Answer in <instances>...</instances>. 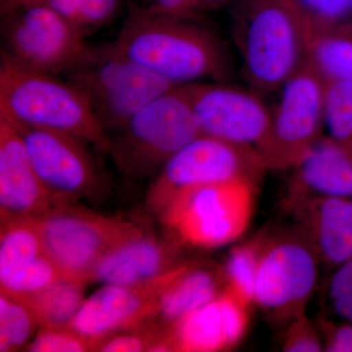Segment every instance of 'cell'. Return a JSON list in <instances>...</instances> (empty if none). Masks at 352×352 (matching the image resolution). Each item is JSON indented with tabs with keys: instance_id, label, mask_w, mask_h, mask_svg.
Here are the masks:
<instances>
[{
	"instance_id": "1",
	"label": "cell",
	"mask_w": 352,
	"mask_h": 352,
	"mask_svg": "<svg viewBox=\"0 0 352 352\" xmlns=\"http://www.w3.org/2000/svg\"><path fill=\"white\" fill-rule=\"evenodd\" d=\"M113 43L126 56L175 85L221 82L228 76L223 46L196 19L129 9Z\"/></svg>"
},
{
	"instance_id": "2",
	"label": "cell",
	"mask_w": 352,
	"mask_h": 352,
	"mask_svg": "<svg viewBox=\"0 0 352 352\" xmlns=\"http://www.w3.org/2000/svg\"><path fill=\"white\" fill-rule=\"evenodd\" d=\"M314 32L298 0H241L232 34L251 89L279 91L307 63Z\"/></svg>"
},
{
	"instance_id": "3",
	"label": "cell",
	"mask_w": 352,
	"mask_h": 352,
	"mask_svg": "<svg viewBox=\"0 0 352 352\" xmlns=\"http://www.w3.org/2000/svg\"><path fill=\"white\" fill-rule=\"evenodd\" d=\"M0 117L15 126L69 134L108 151V133L78 87L66 78L25 68L3 53Z\"/></svg>"
},
{
	"instance_id": "4",
	"label": "cell",
	"mask_w": 352,
	"mask_h": 352,
	"mask_svg": "<svg viewBox=\"0 0 352 352\" xmlns=\"http://www.w3.org/2000/svg\"><path fill=\"white\" fill-rule=\"evenodd\" d=\"M261 183L234 178L187 190L160 212L175 245L212 250L234 244L247 232Z\"/></svg>"
},
{
	"instance_id": "5",
	"label": "cell",
	"mask_w": 352,
	"mask_h": 352,
	"mask_svg": "<svg viewBox=\"0 0 352 352\" xmlns=\"http://www.w3.org/2000/svg\"><path fill=\"white\" fill-rule=\"evenodd\" d=\"M109 138L108 151L131 176L161 170L166 162L203 135L184 85L157 97Z\"/></svg>"
},
{
	"instance_id": "6",
	"label": "cell",
	"mask_w": 352,
	"mask_h": 352,
	"mask_svg": "<svg viewBox=\"0 0 352 352\" xmlns=\"http://www.w3.org/2000/svg\"><path fill=\"white\" fill-rule=\"evenodd\" d=\"M87 97L105 131H117L141 109L179 85H173L120 52L115 44L95 46L64 76Z\"/></svg>"
},
{
	"instance_id": "7",
	"label": "cell",
	"mask_w": 352,
	"mask_h": 352,
	"mask_svg": "<svg viewBox=\"0 0 352 352\" xmlns=\"http://www.w3.org/2000/svg\"><path fill=\"white\" fill-rule=\"evenodd\" d=\"M44 254L62 277L88 284L97 264L120 245L144 234L142 229L119 217L72 207L55 206L38 219Z\"/></svg>"
},
{
	"instance_id": "8",
	"label": "cell",
	"mask_w": 352,
	"mask_h": 352,
	"mask_svg": "<svg viewBox=\"0 0 352 352\" xmlns=\"http://www.w3.org/2000/svg\"><path fill=\"white\" fill-rule=\"evenodd\" d=\"M1 53L32 71L66 76L94 52L87 36L41 2L20 4L1 15Z\"/></svg>"
},
{
	"instance_id": "9",
	"label": "cell",
	"mask_w": 352,
	"mask_h": 352,
	"mask_svg": "<svg viewBox=\"0 0 352 352\" xmlns=\"http://www.w3.org/2000/svg\"><path fill=\"white\" fill-rule=\"evenodd\" d=\"M263 233L254 305L272 325L283 329L292 319L307 312L321 264L296 227L292 231Z\"/></svg>"
},
{
	"instance_id": "10",
	"label": "cell",
	"mask_w": 352,
	"mask_h": 352,
	"mask_svg": "<svg viewBox=\"0 0 352 352\" xmlns=\"http://www.w3.org/2000/svg\"><path fill=\"white\" fill-rule=\"evenodd\" d=\"M270 131L256 148L270 170H291L322 138L325 80L309 62L279 90Z\"/></svg>"
},
{
	"instance_id": "11",
	"label": "cell",
	"mask_w": 352,
	"mask_h": 352,
	"mask_svg": "<svg viewBox=\"0 0 352 352\" xmlns=\"http://www.w3.org/2000/svg\"><path fill=\"white\" fill-rule=\"evenodd\" d=\"M266 170L252 146L203 134L166 162L152 184L148 201L159 214L171 199L187 190L234 178L261 183Z\"/></svg>"
},
{
	"instance_id": "12",
	"label": "cell",
	"mask_w": 352,
	"mask_h": 352,
	"mask_svg": "<svg viewBox=\"0 0 352 352\" xmlns=\"http://www.w3.org/2000/svg\"><path fill=\"white\" fill-rule=\"evenodd\" d=\"M179 264L161 276L140 283L104 285L85 298L69 328L95 342L97 351L111 336L145 327L156 320L160 300Z\"/></svg>"
},
{
	"instance_id": "13",
	"label": "cell",
	"mask_w": 352,
	"mask_h": 352,
	"mask_svg": "<svg viewBox=\"0 0 352 352\" xmlns=\"http://www.w3.org/2000/svg\"><path fill=\"white\" fill-rule=\"evenodd\" d=\"M184 87L204 134L256 149L263 142L272 111L261 94L217 82Z\"/></svg>"
},
{
	"instance_id": "14",
	"label": "cell",
	"mask_w": 352,
	"mask_h": 352,
	"mask_svg": "<svg viewBox=\"0 0 352 352\" xmlns=\"http://www.w3.org/2000/svg\"><path fill=\"white\" fill-rule=\"evenodd\" d=\"M13 126L20 132L32 166L55 206L91 191L98 175L85 149L87 143L62 132Z\"/></svg>"
},
{
	"instance_id": "15",
	"label": "cell",
	"mask_w": 352,
	"mask_h": 352,
	"mask_svg": "<svg viewBox=\"0 0 352 352\" xmlns=\"http://www.w3.org/2000/svg\"><path fill=\"white\" fill-rule=\"evenodd\" d=\"M252 303L230 289L170 327L171 351L217 352L231 351L245 339L251 322Z\"/></svg>"
},
{
	"instance_id": "16",
	"label": "cell",
	"mask_w": 352,
	"mask_h": 352,
	"mask_svg": "<svg viewBox=\"0 0 352 352\" xmlns=\"http://www.w3.org/2000/svg\"><path fill=\"white\" fill-rule=\"evenodd\" d=\"M55 207L32 166L18 129L0 117V214L2 222L39 219Z\"/></svg>"
},
{
	"instance_id": "17",
	"label": "cell",
	"mask_w": 352,
	"mask_h": 352,
	"mask_svg": "<svg viewBox=\"0 0 352 352\" xmlns=\"http://www.w3.org/2000/svg\"><path fill=\"white\" fill-rule=\"evenodd\" d=\"M324 267L352 258V198L305 197L285 208Z\"/></svg>"
},
{
	"instance_id": "18",
	"label": "cell",
	"mask_w": 352,
	"mask_h": 352,
	"mask_svg": "<svg viewBox=\"0 0 352 352\" xmlns=\"http://www.w3.org/2000/svg\"><path fill=\"white\" fill-rule=\"evenodd\" d=\"M291 170L284 208L305 197L352 198V143L322 136Z\"/></svg>"
},
{
	"instance_id": "19",
	"label": "cell",
	"mask_w": 352,
	"mask_h": 352,
	"mask_svg": "<svg viewBox=\"0 0 352 352\" xmlns=\"http://www.w3.org/2000/svg\"><path fill=\"white\" fill-rule=\"evenodd\" d=\"M179 263L175 245L144 233L106 254L97 264L92 282L140 283L161 276Z\"/></svg>"
},
{
	"instance_id": "20",
	"label": "cell",
	"mask_w": 352,
	"mask_h": 352,
	"mask_svg": "<svg viewBox=\"0 0 352 352\" xmlns=\"http://www.w3.org/2000/svg\"><path fill=\"white\" fill-rule=\"evenodd\" d=\"M223 268L182 263L160 300L156 320L170 328L185 315L219 295L226 287Z\"/></svg>"
},
{
	"instance_id": "21",
	"label": "cell",
	"mask_w": 352,
	"mask_h": 352,
	"mask_svg": "<svg viewBox=\"0 0 352 352\" xmlns=\"http://www.w3.org/2000/svg\"><path fill=\"white\" fill-rule=\"evenodd\" d=\"M87 285L62 277L22 302L31 310L39 327L69 328L85 302Z\"/></svg>"
},
{
	"instance_id": "22",
	"label": "cell",
	"mask_w": 352,
	"mask_h": 352,
	"mask_svg": "<svg viewBox=\"0 0 352 352\" xmlns=\"http://www.w3.org/2000/svg\"><path fill=\"white\" fill-rule=\"evenodd\" d=\"M44 254L38 219L2 222L0 235V280Z\"/></svg>"
},
{
	"instance_id": "23",
	"label": "cell",
	"mask_w": 352,
	"mask_h": 352,
	"mask_svg": "<svg viewBox=\"0 0 352 352\" xmlns=\"http://www.w3.org/2000/svg\"><path fill=\"white\" fill-rule=\"evenodd\" d=\"M307 61L325 82H352V39L335 34L333 29L314 30Z\"/></svg>"
},
{
	"instance_id": "24",
	"label": "cell",
	"mask_w": 352,
	"mask_h": 352,
	"mask_svg": "<svg viewBox=\"0 0 352 352\" xmlns=\"http://www.w3.org/2000/svg\"><path fill=\"white\" fill-rule=\"evenodd\" d=\"M263 239V232L234 245L223 266L227 288L252 305Z\"/></svg>"
},
{
	"instance_id": "25",
	"label": "cell",
	"mask_w": 352,
	"mask_h": 352,
	"mask_svg": "<svg viewBox=\"0 0 352 352\" xmlns=\"http://www.w3.org/2000/svg\"><path fill=\"white\" fill-rule=\"evenodd\" d=\"M60 278L62 275L57 266L43 254L31 263L0 280V291L3 295L22 302Z\"/></svg>"
},
{
	"instance_id": "26",
	"label": "cell",
	"mask_w": 352,
	"mask_h": 352,
	"mask_svg": "<svg viewBox=\"0 0 352 352\" xmlns=\"http://www.w3.org/2000/svg\"><path fill=\"white\" fill-rule=\"evenodd\" d=\"M324 126L331 138L352 143V82H325Z\"/></svg>"
},
{
	"instance_id": "27",
	"label": "cell",
	"mask_w": 352,
	"mask_h": 352,
	"mask_svg": "<svg viewBox=\"0 0 352 352\" xmlns=\"http://www.w3.org/2000/svg\"><path fill=\"white\" fill-rule=\"evenodd\" d=\"M38 324L24 302L0 295V351L22 349L32 337Z\"/></svg>"
},
{
	"instance_id": "28",
	"label": "cell",
	"mask_w": 352,
	"mask_h": 352,
	"mask_svg": "<svg viewBox=\"0 0 352 352\" xmlns=\"http://www.w3.org/2000/svg\"><path fill=\"white\" fill-rule=\"evenodd\" d=\"M96 344L71 328H41L28 351L32 352L96 351Z\"/></svg>"
},
{
	"instance_id": "29",
	"label": "cell",
	"mask_w": 352,
	"mask_h": 352,
	"mask_svg": "<svg viewBox=\"0 0 352 352\" xmlns=\"http://www.w3.org/2000/svg\"><path fill=\"white\" fill-rule=\"evenodd\" d=\"M281 349L286 352L324 351L318 325L310 320L307 312L298 315L283 328Z\"/></svg>"
},
{
	"instance_id": "30",
	"label": "cell",
	"mask_w": 352,
	"mask_h": 352,
	"mask_svg": "<svg viewBox=\"0 0 352 352\" xmlns=\"http://www.w3.org/2000/svg\"><path fill=\"white\" fill-rule=\"evenodd\" d=\"M124 0H83L76 27L87 36L106 27L120 13Z\"/></svg>"
},
{
	"instance_id": "31",
	"label": "cell",
	"mask_w": 352,
	"mask_h": 352,
	"mask_svg": "<svg viewBox=\"0 0 352 352\" xmlns=\"http://www.w3.org/2000/svg\"><path fill=\"white\" fill-rule=\"evenodd\" d=\"M314 30H331L352 11L349 0H298Z\"/></svg>"
},
{
	"instance_id": "32",
	"label": "cell",
	"mask_w": 352,
	"mask_h": 352,
	"mask_svg": "<svg viewBox=\"0 0 352 352\" xmlns=\"http://www.w3.org/2000/svg\"><path fill=\"white\" fill-rule=\"evenodd\" d=\"M129 9L196 20L204 10L200 0H131Z\"/></svg>"
},
{
	"instance_id": "33",
	"label": "cell",
	"mask_w": 352,
	"mask_h": 352,
	"mask_svg": "<svg viewBox=\"0 0 352 352\" xmlns=\"http://www.w3.org/2000/svg\"><path fill=\"white\" fill-rule=\"evenodd\" d=\"M317 325L323 339L324 351L352 352V323L335 324L323 319Z\"/></svg>"
},
{
	"instance_id": "34",
	"label": "cell",
	"mask_w": 352,
	"mask_h": 352,
	"mask_svg": "<svg viewBox=\"0 0 352 352\" xmlns=\"http://www.w3.org/2000/svg\"><path fill=\"white\" fill-rule=\"evenodd\" d=\"M352 293V258L338 267L329 280L328 296L331 300Z\"/></svg>"
},
{
	"instance_id": "35",
	"label": "cell",
	"mask_w": 352,
	"mask_h": 352,
	"mask_svg": "<svg viewBox=\"0 0 352 352\" xmlns=\"http://www.w3.org/2000/svg\"><path fill=\"white\" fill-rule=\"evenodd\" d=\"M333 311L344 322L352 323V293L331 300Z\"/></svg>"
},
{
	"instance_id": "36",
	"label": "cell",
	"mask_w": 352,
	"mask_h": 352,
	"mask_svg": "<svg viewBox=\"0 0 352 352\" xmlns=\"http://www.w3.org/2000/svg\"><path fill=\"white\" fill-rule=\"evenodd\" d=\"M28 1L30 0H0V15L8 12L11 9Z\"/></svg>"
},
{
	"instance_id": "37",
	"label": "cell",
	"mask_w": 352,
	"mask_h": 352,
	"mask_svg": "<svg viewBox=\"0 0 352 352\" xmlns=\"http://www.w3.org/2000/svg\"><path fill=\"white\" fill-rule=\"evenodd\" d=\"M233 0H200L204 10L206 9L219 8V7L226 6Z\"/></svg>"
},
{
	"instance_id": "38",
	"label": "cell",
	"mask_w": 352,
	"mask_h": 352,
	"mask_svg": "<svg viewBox=\"0 0 352 352\" xmlns=\"http://www.w3.org/2000/svg\"><path fill=\"white\" fill-rule=\"evenodd\" d=\"M349 3H351V9H352V0H349Z\"/></svg>"
}]
</instances>
